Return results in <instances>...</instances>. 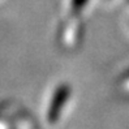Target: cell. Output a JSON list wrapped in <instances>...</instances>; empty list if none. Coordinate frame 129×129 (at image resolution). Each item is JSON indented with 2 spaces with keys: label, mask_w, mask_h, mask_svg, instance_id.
Wrapping results in <instances>:
<instances>
[{
  "label": "cell",
  "mask_w": 129,
  "mask_h": 129,
  "mask_svg": "<svg viewBox=\"0 0 129 129\" xmlns=\"http://www.w3.org/2000/svg\"><path fill=\"white\" fill-rule=\"evenodd\" d=\"M69 95H71V90L67 85L59 86L54 91V95H52L51 101H50V106H48V110L46 113L47 123L50 125H55L59 121L60 115H61L68 99H69Z\"/></svg>",
  "instance_id": "6da1fadb"
}]
</instances>
